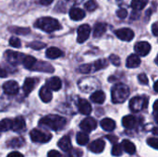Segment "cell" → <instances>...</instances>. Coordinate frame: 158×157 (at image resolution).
I'll use <instances>...</instances> for the list:
<instances>
[{"label":"cell","instance_id":"obj_1","mask_svg":"<svg viewBox=\"0 0 158 157\" xmlns=\"http://www.w3.org/2000/svg\"><path fill=\"white\" fill-rule=\"evenodd\" d=\"M39 125L47 127L53 130H60L66 127L67 119L57 115H48L40 119Z\"/></svg>","mask_w":158,"mask_h":157},{"label":"cell","instance_id":"obj_2","mask_svg":"<svg viewBox=\"0 0 158 157\" xmlns=\"http://www.w3.org/2000/svg\"><path fill=\"white\" fill-rule=\"evenodd\" d=\"M34 26L45 32H53L55 31L61 29V25L59 21L51 17H43L38 19Z\"/></svg>","mask_w":158,"mask_h":157},{"label":"cell","instance_id":"obj_3","mask_svg":"<svg viewBox=\"0 0 158 157\" xmlns=\"http://www.w3.org/2000/svg\"><path fill=\"white\" fill-rule=\"evenodd\" d=\"M130 88L124 83H117L111 91L112 102L115 104L124 103L130 96Z\"/></svg>","mask_w":158,"mask_h":157},{"label":"cell","instance_id":"obj_4","mask_svg":"<svg viewBox=\"0 0 158 157\" xmlns=\"http://www.w3.org/2000/svg\"><path fill=\"white\" fill-rule=\"evenodd\" d=\"M78 86L83 93H92L100 87V81L94 77H84L78 82Z\"/></svg>","mask_w":158,"mask_h":157},{"label":"cell","instance_id":"obj_5","mask_svg":"<svg viewBox=\"0 0 158 157\" xmlns=\"http://www.w3.org/2000/svg\"><path fill=\"white\" fill-rule=\"evenodd\" d=\"M148 98L146 96H136L130 101V108L132 112H140L147 107Z\"/></svg>","mask_w":158,"mask_h":157},{"label":"cell","instance_id":"obj_6","mask_svg":"<svg viewBox=\"0 0 158 157\" xmlns=\"http://www.w3.org/2000/svg\"><path fill=\"white\" fill-rule=\"evenodd\" d=\"M30 136H31V140L33 143H45L49 142L52 138V135L50 133L44 132L37 129L32 130L30 132Z\"/></svg>","mask_w":158,"mask_h":157},{"label":"cell","instance_id":"obj_7","mask_svg":"<svg viewBox=\"0 0 158 157\" xmlns=\"http://www.w3.org/2000/svg\"><path fill=\"white\" fill-rule=\"evenodd\" d=\"M5 58L6 60L13 65V66H16L18 64H20L22 62V59L24 57V55L21 54V53H18V52H15V51H11V50H6L5 52Z\"/></svg>","mask_w":158,"mask_h":157},{"label":"cell","instance_id":"obj_8","mask_svg":"<svg viewBox=\"0 0 158 157\" xmlns=\"http://www.w3.org/2000/svg\"><path fill=\"white\" fill-rule=\"evenodd\" d=\"M115 34L117 35V37L118 39H120L121 41H124V42H130L134 38L133 31L129 28L118 29L115 31Z\"/></svg>","mask_w":158,"mask_h":157},{"label":"cell","instance_id":"obj_9","mask_svg":"<svg viewBox=\"0 0 158 157\" xmlns=\"http://www.w3.org/2000/svg\"><path fill=\"white\" fill-rule=\"evenodd\" d=\"M91 31H92L91 27L88 24H83V25L80 26L78 29V37H77L78 43H84L89 38Z\"/></svg>","mask_w":158,"mask_h":157},{"label":"cell","instance_id":"obj_10","mask_svg":"<svg viewBox=\"0 0 158 157\" xmlns=\"http://www.w3.org/2000/svg\"><path fill=\"white\" fill-rule=\"evenodd\" d=\"M134 50H135L137 55L142 56H145L150 53L151 45L148 42H143V41L138 42L134 46Z\"/></svg>","mask_w":158,"mask_h":157},{"label":"cell","instance_id":"obj_11","mask_svg":"<svg viewBox=\"0 0 158 157\" xmlns=\"http://www.w3.org/2000/svg\"><path fill=\"white\" fill-rule=\"evenodd\" d=\"M19 84L15 81H8L3 84V90H4L5 93L8 94V95L17 94L19 93Z\"/></svg>","mask_w":158,"mask_h":157},{"label":"cell","instance_id":"obj_12","mask_svg":"<svg viewBox=\"0 0 158 157\" xmlns=\"http://www.w3.org/2000/svg\"><path fill=\"white\" fill-rule=\"evenodd\" d=\"M80 127L82 130H84V132H91L96 129L97 122L93 118H86L81 122Z\"/></svg>","mask_w":158,"mask_h":157},{"label":"cell","instance_id":"obj_13","mask_svg":"<svg viewBox=\"0 0 158 157\" xmlns=\"http://www.w3.org/2000/svg\"><path fill=\"white\" fill-rule=\"evenodd\" d=\"M78 108L80 113H81L82 115H90L92 112V105L91 104L85 100V99H79L78 102Z\"/></svg>","mask_w":158,"mask_h":157},{"label":"cell","instance_id":"obj_14","mask_svg":"<svg viewBox=\"0 0 158 157\" xmlns=\"http://www.w3.org/2000/svg\"><path fill=\"white\" fill-rule=\"evenodd\" d=\"M35 85H36V80H34L32 78H27L24 81L23 87H22V90H23L24 94L26 96H28L32 92V90L34 89Z\"/></svg>","mask_w":158,"mask_h":157},{"label":"cell","instance_id":"obj_15","mask_svg":"<svg viewBox=\"0 0 158 157\" xmlns=\"http://www.w3.org/2000/svg\"><path fill=\"white\" fill-rule=\"evenodd\" d=\"M69 17L72 20H81L85 17V11L80 7H72L69 10Z\"/></svg>","mask_w":158,"mask_h":157},{"label":"cell","instance_id":"obj_16","mask_svg":"<svg viewBox=\"0 0 158 157\" xmlns=\"http://www.w3.org/2000/svg\"><path fill=\"white\" fill-rule=\"evenodd\" d=\"M25 127H26V123L22 117H18L12 120L11 130H13L14 131H21L22 130L25 129Z\"/></svg>","mask_w":158,"mask_h":157},{"label":"cell","instance_id":"obj_17","mask_svg":"<svg viewBox=\"0 0 158 157\" xmlns=\"http://www.w3.org/2000/svg\"><path fill=\"white\" fill-rule=\"evenodd\" d=\"M105 146H106V143L103 140H96L90 144L89 149L94 154H100L104 151Z\"/></svg>","mask_w":158,"mask_h":157},{"label":"cell","instance_id":"obj_18","mask_svg":"<svg viewBox=\"0 0 158 157\" xmlns=\"http://www.w3.org/2000/svg\"><path fill=\"white\" fill-rule=\"evenodd\" d=\"M46 86L52 91H59L62 87V82L58 77H52L46 81Z\"/></svg>","mask_w":158,"mask_h":157},{"label":"cell","instance_id":"obj_19","mask_svg":"<svg viewBox=\"0 0 158 157\" xmlns=\"http://www.w3.org/2000/svg\"><path fill=\"white\" fill-rule=\"evenodd\" d=\"M39 96L44 103H49L53 98L52 92L47 86H43L41 88V90L39 92Z\"/></svg>","mask_w":158,"mask_h":157},{"label":"cell","instance_id":"obj_20","mask_svg":"<svg viewBox=\"0 0 158 157\" xmlns=\"http://www.w3.org/2000/svg\"><path fill=\"white\" fill-rule=\"evenodd\" d=\"M141 65V59L137 54H132L131 55L126 61V66L129 68H137Z\"/></svg>","mask_w":158,"mask_h":157},{"label":"cell","instance_id":"obj_21","mask_svg":"<svg viewBox=\"0 0 158 157\" xmlns=\"http://www.w3.org/2000/svg\"><path fill=\"white\" fill-rule=\"evenodd\" d=\"M57 146H58L62 151H64V152H67V151H69V149H71L72 146H71L70 137L68 136V135H66V136H64L63 138H61V139L58 141V143H57Z\"/></svg>","mask_w":158,"mask_h":157},{"label":"cell","instance_id":"obj_22","mask_svg":"<svg viewBox=\"0 0 158 157\" xmlns=\"http://www.w3.org/2000/svg\"><path fill=\"white\" fill-rule=\"evenodd\" d=\"M107 30V25L103 22H98L95 24L94 29V37L99 38L103 36Z\"/></svg>","mask_w":158,"mask_h":157},{"label":"cell","instance_id":"obj_23","mask_svg":"<svg viewBox=\"0 0 158 157\" xmlns=\"http://www.w3.org/2000/svg\"><path fill=\"white\" fill-rule=\"evenodd\" d=\"M136 124H137V119L134 116H131V115L126 116L122 119V125L126 129L131 130V129L135 128Z\"/></svg>","mask_w":158,"mask_h":157},{"label":"cell","instance_id":"obj_24","mask_svg":"<svg viewBox=\"0 0 158 157\" xmlns=\"http://www.w3.org/2000/svg\"><path fill=\"white\" fill-rule=\"evenodd\" d=\"M91 101L95 103V104H103L106 100V94L103 91H100V90H97L95 91L90 97Z\"/></svg>","mask_w":158,"mask_h":157},{"label":"cell","instance_id":"obj_25","mask_svg":"<svg viewBox=\"0 0 158 157\" xmlns=\"http://www.w3.org/2000/svg\"><path fill=\"white\" fill-rule=\"evenodd\" d=\"M45 56L50 59H56L63 56V52L56 47H49L45 52Z\"/></svg>","mask_w":158,"mask_h":157},{"label":"cell","instance_id":"obj_26","mask_svg":"<svg viewBox=\"0 0 158 157\" xmlns=\"http://www.w3.org/2000/svg\"><path fill=\"white\" fill-rule=\"evenodd\" d=\"M100 125H101L102 129L106 131H112L116 128V122L111 118H104L100 122Z\"/></svg>","mask_w":158,"mask_h":157},{"label":"cell","instance_id":"obj_27","mask_svg":"<svg viewBox=\"0 0 158 157\" xmlns=\"http://www.w3.org/2000/svg\"><path fill=\"white\" fill-rule=\"evenodd\" d=\"M121 146H122V149L125 150L130 155H133L136 151V147H135L134 143H131V141H128V140H124L122 142Z\"/></svg>","mask_w":158,"mask_h":157},{"label":"cell","instance_id":"obj_28","mask_svg":"<svg viewBox=\"0 0 158 157\" xmlns=\"http://www.w3.org/2000/svg\"><path fill=\"white\" fill-rule=\"evenodd\" d=\"M36 58L33 57V56H24L23 59H22V64L23 66L28 68V69H31L32 67L34 66V64L36 63Z\"/></svg>","mask_w":158,"mask_h":157},{"label":"cell","instance_id":"obj_29","mask_svg":"<svg viewBox=\"0 0 158 157\" xmlns=\"http://www.w3.org/2000/svg\"><path fill=\"white\" fill-rule=\"evenodd\" d=\"M7 144H8V146L12 147V148H19L25 144V141L21 137H15L12 140H10L7 143Z\"/></svg>","mask_w":158,"mask_h":157},{"label":"cell","instance_id":"obj_30","mask_svg":"<svg viewBox=\"0 0 158 157\" xmlns=\"http://www.w3.org/2000/svg\"><path fill=\"white\" fill-rule=\"evenodd\" d=\"M92 65H93L94 72H95V71H98L100 69L106 68L108 66V61L106 59H98L94 63H93Z\"/></svg>","mask_w":158,"mask_h":157},{"label":"cell","instance_id":"obj_31","mask_svg":"<svg viewBox=\"0 0 158 157\" xmlns=\"http://www.w3.org/2000/svg\"><path fill=\"white\" fill-rule=\"evenodd\" d=\"M148 0H132L131 1V7L135 10H142L147 5Z\"/></svg>","mask_w":158,"mask_h":157},{"label":"cell","instance_id":"obj_32","mask_svg":"<svg viewBox=\"0 0 158 157\" xmlns=\"http://www.w3.org/2000/svg\"><path fill=\"white\" fill-rule=\"evenodd\" d=\"M76 140H77V143L80 145H85L89 142V136L85 132H79L77 134Z\"/></svg>","mask_w":158,"mask_h":157},{"label":"cell","instance_id":"obj_33","mask_svg":"<svg viewBox=\"0 0 158 157\" xmlns=\"http://www.w3.org/2000/svg\"><path fill=\"white\" fill-rule=\"evenodd\" d=\"M12 120L9 118H6L0 121V133L3 131H7L11 129Z\"/></svg>","mask_w":158,"mask_h":157},{"label":"cell","instance_id":"obj_34","mask_svg":"<svg viewBox=\"0 0 158 157\" xmlns=\"http://www.w3.org/2000/svg\"><path fill=\"white\" fill-rule=\"evenodd\" d=\"M82 156V151L80 149H74L71 148L69 151L66 152L65 157H81Z\"/></svg>","mask_w":158,"mask_h":157},{"label":"cell","instance_id":"obj_35","mask_svg":"<svg viewBox=\"0 0 158 157\" xmlns=\"http://www.w3.org/2000/svg\"><path fill=\"white\" fill-rule=\"evenodd\" d=\"M81 73H83V74H90V73H93L94 72V68H93V65L92 64H84V65H81L79 69H78Z\"/></svg>","mask_w":158,"mask_h":157},{"label":"cell","instance_id":"obj_36","mask_svg":"<svg viewBox=\"0 0 158 157\" xmlns=\"http://www.w3.org/2000/svg\"><path fill=\"white\" fill-rule=\"evenodd\" d=\"M9 31L11 32L17 33V34H22V35L30 32L29 28H19V27H11V28H9Z\"/></svg>","mask_w":158,"mask_h":157},{"label":"cell","instance_id":"obj_37","mask_svg":"<svg viewBox=\"0 0 158 157\" xmlns=\"http://www.w3.org/2000/svg\"><path fill=\"white\" fill-rule=\"evenodd\" d=\"M84 6H85V8H86L88 11H94V10L97 8L98 5H97V3H96L94 0H89V1H87V2L85 3Z\"/></svg>","mask_w":158,"mask_h":157},{"label":"cell","instance_id":"obj_38","mask_svg":"<svg viewBox=\"0 0 158 157\" xmlns=\"http://www.w3.org/2000/svg\"><path fill=\"white\" fill-rule=\"evenodd\" d=\"M45 43H42V42H39V41H35V42H32L31 43H29V47L34 49V50H41L43 48L45 47Z\"/></svg>","mask_w":158,"mask_h":157},{"label":"cell","instance_id":"obj_39","mask_svg":"<svg viewBox=\"0 0 158 157\" xmlns=\"http://www.w3.org/2000/svg\"><path fill=\"white\" fill-rule=\"evenodd\" d=\"M122 152H123V149H122V146L121 144H115L112 148V155L114 156H120L122 155Z\"/></svg>","mask_w":158,"mask_h":157},{"label":"cell","instance_id":"obj_40","mask_svg":"<svg viewBox=\"0 0 158 157\" xmlns=\"http://www.w3.org/2000/svg\"><path fill=\"white\" fill-rule=\"evenodd\" d=\"M8 43H9V44H10L11 46H13V47H18V48L20 47V44H21L20 40H19V38H17V37H11V38L9 39Z\"/></svg>","mask_w":158,"mask_h":157},{"label":"cell","instance_id":"obj_41","mask_svg":"<svg viewBox=\"0 0 158 157\" xmlns=\"http://www.w3.org/2000/svg\"><path fill=\"white\" fill-rule=\"evenodd\" d=\"M109 60H110V62H111L113 65H115V66H119V65H120V62H121L119 56H117V55H115V54H112V55L109 56Z\"/></svg>","mask_w":158,"mask_h":157},{"label":"cell","instance_id":"obj_42","mask_svg":"<svg viewBox=\"0 0 158 157\" xmlns=\"http://www.w3.org/2000/svg\"><path fill=\"white\" fill-rule=\"evenodd\" d=\"M138 81H139L140 83L143 84V85H148V82H149V80H148L146 74H144V73H141V74L138 76Z\"/></svg>","mask_w":158,"mask_h":157},{"label":"cell","instance_id":"obj_43","mask_svg":"<svg viewBox=\"0 0 158 157\" xmlns=\"http://www.w3.org/2000/svg\"><path fill=\"white\" fill-rule=\"evenodd\" d=\"M147 143H148V145L151 146L152 148H154V149H156V150L157 149V138H149V139L147 140Z\"/></svg>","mask_w":158,"mask_h":157},{"label":"cell","instance_id":"obj_44","mask_svg":"<svg viewBox=\"0 0 158 157\" xmlns=\"http://www.w3.org/2000/svg\"><path fill=\"white\" fill-rule=\"evenodd\" d=\"M117 15L119 19H125L128 16V11L125 8H119L117 11Z\"/></svg>","mask_w":158,"mask_h":157},{"label":"cell","instance_id":"obj_45","mask_svg":"<svg viewBox=\"0 0 158 157\" xmlns=\"http://www.w3.org/2000/svg\"><path fill=\"white\" fill-rule=\"evenodd\" d=\"M47 156L48 157H62L61 154L57 151H55V150H51L48 154H47Z\"/></svg>","mask_w":158,"mask_h":157},{"label":"cell","instance_id":"obj_46","mask_svg":"<svg viewBox=\"0 0 158 157\" xmlns=\"http://www.w3.org/2000/svg\"><path fill=\"white\" fill-rule=\"evenodd\" d=\"M106 139H107L108 141H110V143H113V144H116V143H118V137H117V136L108 135V136H106Z\"/></svg>","mask_w":158,"mask_h":157},{"label":"cell","instance_id":"obj_47","mask_svg":"<svg viewBox=\"0 0 158 157\" xmlns=\"http://www.w3.org/2000/svg\"><path fill=\"white\" fill-rule=\"evenodd\" d=\"M152 31L154 33L155 36H157L158 35V23L157 22H155L152 26Z\"/></svg>","mask_w":158,"mask_h":157},{"label":"cell","instance_id":"obj_48","mask_svg":"<svg viewBox=\"0 0 158 157\" xmlns=\"http://www.w3.org/2000/svg\"><path fill=\"white\" fill-rule=\"evenodd\" d=\"M6 157H24L20 153H19V152H12V153H10Z\"/></svg>","mask_w":158,"mask_h":157},{"label":"cell","instance_id":"obj_49","mask_svg":"<svg viewBox=\"0 0 158 157\" xmlns=\"http://www.w3.org/2000/svg\"><path fill=\"white\" fill-rule=\"evenodd\" d=\"M54 0H39V3L43 6H48L53 3Z\"/></svg>","mask_w":158,"mask_h":157},{"label":"cell","instance_id":"obj_50","mask_svg":"<svg viewBox=\"0 0 158 157\" xmlns=\"http://www.w3.org/2000/svg\"><path fill=\"white\" fill-rule=\"evenodd\" d=\"M6 76H7V73H6V71L4 68H0V78H6Z\"/></svg>","mask_w":158,"mask_h":157},{"label":"cell","instance_id":"obj_51","mask_svg":"<svg viewBox=\"0 0 158 157\" xmlns=\"http://www.w3.org/2000/svg\"><path fill=\"white\" fill-rule=\"evenodd\" d=\"M157 84H158V81H155V84H154V89H155V91H156V93H157V91H158Z\"/></svg>","mask_w":158,"mask_h":157},{"label":"cell","instance_id":"obj_52","mask_svg":"<svg viewBox=\"0 0 158 157\" xmlns=\"http://www.w3.org/2000/svg\"><path fill=\"white\" fill-rule=\"evenodd\" d=\"M156 130H157V129H156V128H155V129L153 130V132H154V134H155V135H157V131H156Z\"/></svg>","mask_w":158,"mask_h":157}]
</instances>
